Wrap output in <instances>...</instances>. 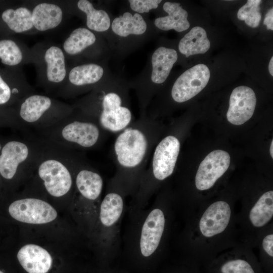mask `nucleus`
<instances>
[{"label": "nucleus", "instance_id": "obj_2", "mask_svg": "<svg viewBox=\"0 0 273 273\" xmlns=\"http://www.w3.org/2000/svg\"><path fill=\"white\" fill-rule=\"evenodd\" d=\"M130 89L128 81L123 76L113 73L73 106L109 133H118L134 120Z\"/></svg>", "mask_w": 273, "mask_h": 273}, {"label": "nucleus", "instance_id": "obj_38", "mask_svg": "<svg viewBox=\"0 0 273 273\" xmlns=\"http://www.w3.org/2000/svg\"><path fill=\"white\" fill-rule=\"evenodd\" d=\"M0 273H4V272L0 270Z\"/></svg>", "mask_w": 273, "mask_h": 273}, {"label": "nucleus", "instance_id": "obj_30", "mask_svg": "<svg viewBox=\"0 0 273 273\" xmlns=\"http://www.w3.org/2000/svg\"><path fill=\"white\" fill-rule=\"evenodd\" d=\"M261 2L260 0H248L247 3L238 10V19L244 21L249 27H258L261 19L259 7Z\"/></svg>", "mask_w": 273, "mask_h": 273}, {"label": "nucleus", "instance_id": "obj_34", "mask_svg": "<svg viewBox=\"0 0 273 273\" xmlns=\"http://www.w3.org/2000/svg\"><path fill=\"white\" fill-rule=\"evenodd\" d=\"M262 246L265 251L270 256H273V235L266 236L262 242Z\"/></svg>", "mask_w": 273, "mask_h": 273}, {"label": "nucleus", "instance_id": "obj_25", "mask_svg": "<svg viewBox=\"0 0 273 273\" xmlns=\"http://www.w3.org/2000/svg\"><path fill=\"white\" fill-rule=\"evenodd\" d=\"M110 190L105 195L100 206V219L105 227H111L119 219L124 208L123 190L111 183Z\"/></svg>", "mask_w": 273, "mask_h": 273}, {"label": "nucleus", "instance_id": "obj_9", "mask_svg": "<svg viewBox=\"0 0 273 273\" xmlns=\"http://www.w3.org/2000/svg\"><path fill=\"white\" fill-rule=\"evenodd\" d=\"M72 64L109 60L110 51L105 38L85 27L73 29L61 47Z\"/></svg>", "mask_w": 273, "mask_h": 273}, {"label": "nucleus", "instance_id": "obj_36", "mask_svg": "<svg viewBox=\"0 0 273 273\" xmlns=\"http://www.w3.org/2000/svg\"><path fill=\"white\" fill-rule=\"evenodd\" d=\"M268 70L271 76H273V57H271L268 64Z\"/></svg>", "mask_w": 273, "mask_h": 273}, {"label": "nucleus", "instance_id": "obj_20", "mask_svg": "<svg viewBox=\"0 0 273 273\" xmlns=\"http://www.w3.org/2000/svg\"><path fill=\"white\" fill-rule=\"evenodd\" d=\"M82 159L77 162L75 172V185L80 195L85 199L94 201L101 195L104 185L101 174Z\"/></svg>", "mask_w": 273, "mask_h": 273}, {"label": "nucleus", "instance_id": "obj_22", "mask_svg": "<svg viewBox=\"0 0 273 273\" xmlns=\"http://www.w3.org/2000/svg\"><path fill=\"white\" fill-rule=\"evenodd\" d=\"M59 3L39 2L32 7L33 28L43 32L58 27L64 18L65 7Z\"/></svg>", "mask_w": 273, "mask_h": 273}, {"label": "nucleus", "instance_id": "obj_24", "mask_svg": "<svg viewBox=\"0 0 273 273\" xmlns=\"http://www.w3.org/2000/svg\"><path fill=\"white\" fill-rule=\"evenodd\" d=\"M0 60L2 64L15 69L33 62L31 49L10 38L0 39Z\"/></svg>", "mask_w": 273, "mask_h": 273}, {"label": "nucleus", "instance_id": "obj_29", "mask_svg": "<svg viewBox=\"0 0 273 273\" xmlns=\"http://www.w3.org/2000/svg\"><path fill=\"white\" fill-rule=\"evenodd\" d=\"M273 216V191L264 193L251 209L249 218L252 224L259 228L266 224Z\"/></svg>", "mask_w": 273, "mask_h": 273}, {"label": "nucleus", "instance_id": "obj_28", "mask_svg": "<svg viewBox=\"0 0 273 273\" xmlns=\"http://www.w3.org/2000/svg\"><path fill=\"white\" fill-rule=\"evenodd\" d=\"M210 47V42L206 31L200 26L192 28L181 38L178 44L179 52L187 58L194 55L204 54Z\"/></svg>", "mask_w": 273, "mask_h": 273}, {"label": "nucleus", "instance_id": "obj_18", "mask_svg": "<svg viewBox=\"0 0 273 273\" xmlns=\"http://www.w3.org/2000/svg\"><path fill=\"white\" fill-rule=\"evenodd\" d=\"M165 217L162 211L159 208L153 209L148 215L143 225L140 248L144 257H149L158 248L165 226Z\"/></svg>", "mask_w": 273, "mask_h": 273}, {"label": "nucleus", "instance_id": "obj_6", "mask_svg": "<svg viewBox=\"0 0 273 273\" xmlns=\"http://www.w3.org/2000/svg\"><path fill=\"white\" fill-rule=\"evenodd\" d=\"M14 109L17 123L33 126H48L60 122L70 116L74 108L46 95L30 94Z\"/></svg>", "mask_w": 273, "mask_h": 273}, {"label": "nucleus", "instance_id": "obj_1", "mask_svg": "<svg viewBox=\"0 0 273 273\" xmlns=\"http://www.w3.org/2000/svg\"><path fill=\"white\" fill-rule=\"evenodd\" d=\"M159 134L158 124L146 113L117 133L111 151L116 168L111 183L125 193L138 189Z\"/></svg>", "mask_w": 273, "mask_h": 273}, {"label": "nucleus", "instance_id": "obj_14", "mask_svg": "<svg viewBox=\"0 0 273 273\" xmlns=\"http://www.w3.org/2000/svg\"><path fill=\"white\" fill-rule=\"evenodd\" d=\"M32 150L26 142L11 140L0 146V175L6 180L13 179L20 167L31 160Z\"/></svg>", "mask_w": 273, "mask_h": 273}, {"label": "nucleus", "instance_id": "obj_17", "mask_svg": "<svg viewBox=\"0 0 273 273\" xmlns=\"http://www.w3.org/2000/svg\"><path fill=\"white\" fill-rule=\"evenodd\" d=\"M0 71V106L17 104L26 96L34 93L20 69L11 71L9 75Z\"/></svg>", "mask_w": 273, "mask_h": 273}, {"label": "nucleus", "instance_id": "obj_8", "mask_svg": "<svg viewBox=\"0 0 273 273\" xmlns=\"http://www.w3.org/2000/svg\"><path fill=\"white\" fill-rule=\"evenodd\" d=\"M31 50L38 82L47 90H58L65 80L69 67L62 47L42 42Z\"/></svg>", "mask_w": 273, "mask_h": 273}, {"label": "nucleus", "instance_id": "obj_11", "mask_svg": "<svg viewBox=\"0 0 273 273\" xmlns=\"http://www.w3.org/2000/svg\"><path fill=\"white\" fill-rule=\"evenodd\" d=\"M79 157L71 156L64 159L56 156H43L36 165L39 177L51 196L62 197L67 194L72 186L71 169L75 166Z\"/></svg>", "mask_w": 273, "mask_h": 273}, {"label": "nucleus", "instance_id": "obj_3", "mask_svg": "<svg viewBox=\"0 0 273 273\" xmlns=\"http://www.w3.org/2000/svg\"><path fill=\"white\" fill-rule=\"evenodd\" d=\"M154 27L147 15L128 9L114 18L109 30L101 35L108 44L111 56L121 60L149 41Z\"/></svg>", "mask_w": 273, "mask_h": 273}, {"label": "nucleus", "instance_id": "obj_31", "mask_svg": "<svg viewBox=\"0 0 273 273\" xmlns=\"http://www.w3.org/2000/svg\"><path fill=\"white\" fill-rule=\"evenodd\" d=\"M128 9L131 11L142 14L147 15L150 12L157 9L161 0H128Z\"/></svg>", "mask_w": 273, "mask_h": 273}, {"label": "nucleus", "instance_id": "obj_15", "mask_svg": "<svg viewBox=\"0 0 273 273\" xmlns=\"http://www.w3.org/2000/svg\"><path fill=\"white\" fill-rule=\"evenodd\" d=\"M230 161L226 151L216 150L209 153L198 167L195 177L197 189L203 191L211 188L228 170Z\"/></svg>", "mask_w": 273, "mask_h": 273}, {"label": "nucleus", "instance_id": "obj_32", "mask_svg": "<svg viewBox=\"0 0 273 273\" xmlns=\"http://www.w3.org/2000/svg\"><path fill=\"white\" fill-rule=\"evenodd\" d=\"M222 273H255L251 265L242 259L229 261L221 267Z\"/></svg>", "mask_w": 273, "mask_h": 273}, {"label": "nucleus", "instance_id": "obj_5", "mask_svg": "<svg viewBox=\"0 0 273 273\" xmlns=\"http://www.w3.org/2000/svg\"><path fill=\"white\" fill-rule=\"evenodd\" d=\"M180 142L174 135H166L156 144L138 186L136 196L145 200L150 196L156 182L162 181L173 172L180 152Z\"/></svg>", "mask_w": 273, "mask_h": 273}, {"label": "nucleus", "instance_id": "obj_16", "mask_svg": "<svg viewBox=\"0 0 273 273\" xmlns=\"http://www.w3.org/2000/svg\"><path fill=\"white\" fill-rule=\"evenodd\" d=\"M256 104V96L252 88L246 86L236 87L230 98L228 121L236 125L244 124L253 115Z\"/></svg>", "mask_w": 273, "mask_h": 273}, {"label": "nucleus", "instance_id": "obj_13", "mask_svg": "<svg viewBox=\"0 0 273 273\" xmlns=\"http://www.w3.org/2000/svg\"><path fill=\"white\" fill-rule=\"evenodd\" d=\"M9 212L15 219L25 223L44 224L57 216L56 210L47 202L34 198H27L13 202Z\"/></svg>", "mask_w": 273, "mask_h": 273}, {"label": "nucleus", "instance_id": "obj_4", "mask_svg": "<svg viewBox=\"0 0 273 273\" xmlns=\"http://www.w3.org/2000/svg\"><path fill=\"white\" fill-rule=\"evenodd\" d=\"M177 59L178 54L175 49L158 47L148 55L142 72L128 81L130 88L135 92L141 113H146L160 85L166 81Z\"/></svg>", "mask_w": 273, "mask_h": 273}, {"label": "nucleus", "instance_id": "obj_7", "mask_svg": "<svg viewBox=\"0 0 273 273\" xmlns=\"http://www.w3.org/2000/svg\"><path fill=\"white\" fill-rule=\"evenodd\" d=\"M74 108L72 114L63 120L64 124L59 128L57 139L71 149L87 150L100 146L109 133L93 119Z\"/></svg>", "mask_w": 273, "mask_h": 273}, {"label": "nucleus", "instance_id": "obj_26", "mask_svg": "<svg viewBox=\"0 0 273 273\" xmlns=\"http://www.w3.org/2000/svg\"><path fill=\"white\" fill-rule=\"evenodd\" d=\"M162 7L167 15L155 18L153 23L156 28L164 31L173 29L178 32L189 28L188 13L180 3L166 2Z\"/></svg>", "mask_w": 273, "mask_h": 273}, {"label": "nucleus", "instance_id": "obj_35", "mask_svg": "<svg viewBox=\"0 0 273 273\" xmlns=\"http://www.w3.org/2000/svg\"><path fill=\"white\" fill-rule=\"evenodd\" d=\"M263 24L268 30H273V8L268 11L263 20Z\"/></svg>", "mask_w": 273, "mask_h": 273}, {"label": "nucleus", "instance_id": "obj_27", "mask_svg": "<svg viewBox=\"0 0 273 273\" xmlns=\"http://www.w3.org/2000/svg\"><path fill=\"white\" fill-rule=\"evenodd\" d=\"M1 19L8 29L14 33H25L35 30L30 6L7 9L2 12Z\"/></svg>", "mask_w": 273, "mask_h": 273}, {"label": "nucleus", "instance_id": "obj_37", "mask_svg": "<svg viewBox=\"0 0 273 273\" xmlns=\"http://www.w3.org/2000/svg\"><path fill=\"white\" fill-rule=\"evenodd\" d=\"M273 141H271L270 147V156H271V158H273Z\"/></svg>", "mask_w": 273, "mask_h": 273}, {"label": "nucleus", "instance_id": "obj_33", "mask_svg": "<svg viewBox=\"0 0 273 273\" xmlns=\"http://www.w3.org/2000/svg\"><path fill=\"white\" fill-rule=\"evenodd\" d=\"M17 123L14 109L0 106V126Z\"/></svg>", "mask_w": 273, "mask_h": 273}, {"label": "nucleus", "instance_id": "obj_12", "mask_svg": "<svg viewBox=\"0 0 273 273\" xmlns=\"http://www.w3.org/2000/svg\"><path fill=\"white\" fill-rule=\"evenodd\" d=\"M210 76L208 67L197 64L182 73L174 81L170 90L173 102L183 103L198 94L207 84Z\"/></svg>", "mask_w": 273, "mask_h": 273}, {"label": "nucleus", "instance_id": "obj_23", "mask_svg": "<svg viewBox=\"0 0 273 273\" xmlns=\"http://www.w3.org/2000/svg\"><path fill=\"white\" fill-rule=\"evenodd\" d=\"M17 258L22 267L28 273H47L52 264L50 253L35 244L22 247L17 253Z\"/></svg>", "mask_w": 273, "mask_h": 273}, {"label": "nucleus", "instance_id": "obj_19", "mask_svg": "<svg viewBox=\"0 0 273 273\" xmlns=\"http://www.w3.org/2000/svg\"><path fill=\"white\" fill-rule=\"evenodd\" d=\"M231 211L229 205L224 201H217L208 207L199 222L202 235L210 237L222 232L228 226Z\"/></svg>", "mask_w": 273, "mask_h": 273}, {"label": "nucleus", "instance_id": "obj_21", "mask_svg": "<svg viewBox=\"0 0 273 273\" xmlns=\"http://www.w3.org/2000/svg\"><path fill=\"white\" fill-rule=\"evenodd\" d=\"M72 7L74 14L85 19V27L89 30L102 35L110 29L112 19L107 10L96 8L88 0L72 2Z\"/></svg>", "mask_w": 273, "mask_h": 273}, {"label": "nucleus", "instance_id": "obj_10", "mask_svg": "<svg viewBox=\"0 0 273 273\" xmlns=\"http://www.w3.org/2000/svg\"><path fill=\"white\" fill-rule=\"evenodd\" d=\"M108 60L69 66L65 80L58 90V95L70 98L91 92L113 74L108 66Z\"/></svg>", "mask_w": 273, "mask_h": 273}]
</instances>
